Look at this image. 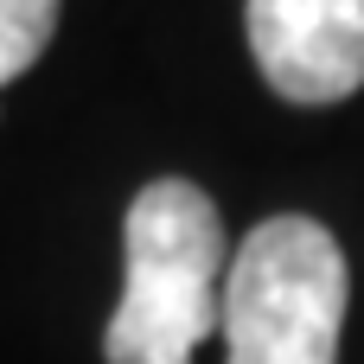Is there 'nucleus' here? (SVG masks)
Here are the masks:
<instances>
[{
	"mask_svg": "<svg viewBox=\"0 0 364 364\" xmlns=\"http://www.w3.org/2000/svg\"><path fill=\"white\" fill-rule=\"evenodd\" d=\"M250 51L282 102H346L364 90V0H250Z\"/></svg>",
	"mask_w": 364,
	"mask_h": 364,
	"instance_id": "3",
	"label": "nucleus"
},
{
	"mask_svg": "<svg viewBox=\"0 0 364 364\" xmlns=\"http://www.w3.org/2000/svg\"><path fill=\"white\" fill-rule=\"evenodd\" d=\"M224 224L192 179H154L122 224V301L109 320V364H192L224 314Z\"/></svg>",
	"mask_w": 364,
	"mask_h": 364,
	"instance_id": "1",
	"label": "nucleus"
},
{
	"mask_svg": "<svg viewBox=\"0 0 364 364\" xmlns=\"http://www.w3.org/2000/svg\"><path fill=\"white\" fill-rule=\"evenodd\" d=\"M58 32V0H0V90L38 64Z\"/></svg>",
	"mask_w": 364,
	"mask_h": 364,
	"instance_id": "4",
	"label": "nucleus"
},
{
	"mask_svg": "<svg viewBox=\"0 0 364 364\" xmlns=\"http://www.w3.org/2000/svg\"><path fill=\"white\" fill-rule=\"evenodd\" d=\"M346 256L314 218H269L224 269L218 333L230 364H339Z\"/></svg>",
	"mask_w": 364,
	"mask_h": 364,
	"instance_id": "2",
	"label": "nucleus"
}]
</instances>
